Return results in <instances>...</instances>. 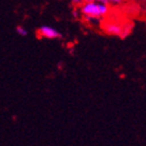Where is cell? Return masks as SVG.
Instances as JSON below:
<instances>
[{
  "label": "cell",
  "instance_id": "obj_3",
  "mask_svg": "<svg viewBox=\"0 0 146 146\" xmlns=\"http://www.w3.org/2000/svg\"><path fill=\"white\" fill-rule=\"evenodd\" d=\"M103 30L106 32L108 35L112 36H121L122 33V25L117 22H106L103 25Z\"/></svg>",
  "mask_w": 146,
  "mask_h": 146
},
{
  "label": "cell",
  "instance_id": "obj_5",
  "mask_svg": "<svg viewBox=\"0 0 146 146\" xmlns=\"http://www.w3.org/2000/svg\"><path fill=\"white\" fill-rule=\"evenodd\" d=\"M17 33L20 36H23V37H25V36H27L28 35V31L25 28H23V27H21V26H19V27H17Z\"/></svg>",
  "mask_w": 146,
  "mask_h": 146
},
{
  "label": "cell",
  "instance_id": "obj_9",
  "mask_svg": "<svg viewBox=\"0 0 146 146\" xmlns=\"http://www.w3.org/2000/svg\"><path fill=\"white\" fill-rule=\"evenodd\" d=\"M84 2H91V1H95V2H102V3H107L106 0H83ZM108 4V3H107Z\"/></svg>",
  "mask_w": 146,
  "mask_h": 146
},
{
  "label": "cell",
  "instance_id": "obj_6",
  "mask_svg": "<svg viewBox=\"0 0 146 146\" xmlns=\"http://www.w3.org/2000/svg\"><path fill=\"white\" fill-rule=\"evenodd\" d=\"M72 3H73L75 7H80L81 5L84 3V1L83 0H72Z\"/></svg>",
  "mask_w": 146,
  "mask_h": 146
},
{
  "label": "cell",
  "instance_id": "obj_8",
  "mask_svg": "<svg viewBox=\"0 0 146 146\" xmlns=\"http://www.w3.org/2000/svg\"><path fill=\"white\" fill-rule=\"evenodd\" d=\"M79 12H80V9H78L77 7H75V8H74V10H73V17H76V19H78V17H79Z\"/></svg>",
  "mask_w": 146,
  "mask_h": 146
},
{
  "label": "cell",
  "instance_id": "obj_2",
  "mask_svg": "<svg viewBox=\"0 0 146 146\" xmlns=\"http://www.w3.org/2000/svg\"><path fill=\"white\" fill-rule=\"evenodd\" d=\"M38 34L40 37H43V38H47V39H57V38H60L61 35L56 29L52 27H49V26H42L38 30Z\"/></svg>",
  "mask_w": 146,
  "mask_h": 146
},
{
  "label": "cell",
  "instance_id": "obj_1",
  "mask_svg": "<svg viewBox=\"0 0 146 146\" xmlns=\"http://www.w3.org/2000/svg\"><path fill=\"white\" fill-rule=\"evenodd\" d=\"M80 12L83 15H91L95 17H101L99 10V2H84L80 6Z\"/></svg>",
  "mask_w": 146,
  "mask_h": 146
},
{
  "label": "cell",
  "instance_id": "obj_4",
  "mask_svg": "<svg viewBox=\"0 0 146 146\" xmlns=\"http://www.w3.org/2000/svg\"><path fill=\"white\" fill-rule=\"evenodd\" d=\"M132 30H133V24L132 23H127L124 26H122V33H121V37L125 38L128 35L131 34Z\"/></svg>",
  "mask_w": 146,
  "mask_h": 146
},
{
  "label": "cell",
  "instance_id": "obj_10",
  "mask_svg": "<svg viewBox=\"0 0 146 146\" xmlns=\"http://www.w3.org/2000/svg\"><path fill=\"white\" fill-rule=\"evenodd\" d=\"M139 1H142V2H145V0H139Z\"/></svg>",
  "mask_w": 146,
  "mask_h": 146
},
{
  "label": "cell",
  "instance_id": "obj_7",
  "mask_svg": "<svg viewBox=\"0 0 146 146\" xmlns=\"http://www.w3.org/2000/svg\"><path fill=\"white\" fill-rule=\"evenodd\" d=\"M124 0H106V2L108 3V4H121V3L123 2Z\"/></svg>",
  "mask_w": 146,
  "mask_h": 146
}]
</instances>
